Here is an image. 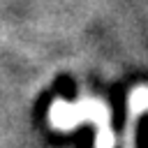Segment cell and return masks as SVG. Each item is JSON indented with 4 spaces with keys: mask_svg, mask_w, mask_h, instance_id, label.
Segmentation results:
<instances>
[{
    "mask_svg": "<svg viewBox=\"0 0 148 148\" xmlns=\"http://www.w3.org/2000/svg\"><path fill=\"white\" fill-rule=\"evenodd\" d=\"M49 118H51V125H56L60 130L90 120L97 125V148H113V132L109 127L111 113L99 99H81L76 104H67V102L58 99L51 106Z\"/></svg>",
    "mask_w": 148,
    "mask_h": 148,
    "instance_id": "6da1fadb",
    "label": "cell"
}]
</instances>
